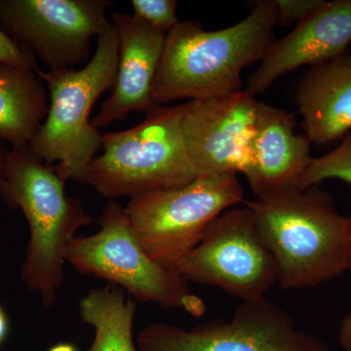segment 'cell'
Listing matches in <instances>:
<instances>
[{
  "label": "cell",
  "instance_id": "obj_10",
  "mask_svg": "<svg viewBox=\"0 0 351 351\" xmlns=\"http://www.w3.org/2000/svg\"><path fill=\"white\" fill-rule=\"evenodd\" d=\"M108 0H0V27L47 71L88 63L92 40L112 29Z\"/></svg>",
  "mask_w": 351,
  "mask_h": 351
},
{
  "label": "cell",
  "instance_id": "obj_8",
  "mask_svg": "<svg viewBox=\"0 0 351 351\" xmlns=\"http://www.w3.org/2000/svg\"><path fill=\"white\" fill-rule=\"evenodd\" d=\"M175 272L186 282L221 289L242 302L263 299L278 283L276 261L247 205L217 217Z\"/></svg>",
  "mask_w": 351,
  "mask_h": 351
},
{
  "label": "cell",
  "instance_id": "obj_16",
  "mask_svg": "<svg viewBox=\"0 0 351 351\" xmlns=\"http://www.w3.org/2000/svg\"><path fill=\"white\" fill-rule=\"evenodd\" d=\"M49 110V95L34 69L0 64V138L24 149L40 130Z\"/></svg>",
  "mask_w": 351,
  "mask_h": 351
},
{
  "label": "cell",
  "instance_id": "obj_2",
  "mask_svg": "<svg viewBox=\"0 0 351 351\" xmlns=\"http://www.w3.org/2000/svg\"><path fill=\"white\" fill-rule=\"evenodd\" d=\"M247 206L276 261L281 288L316 287L348 270V216L326 191L288 189L256 197Z\"/></svg>",
  "mask_w": 351,
  "mask_h": 351
},
{
  "label": "cell",
  "instance_id": "obj_3",
  "mask_svg": "<svg viewBox=\"0 0 351 351\" xmlns=\"http://www.w3.org/2000/svg\"><path fill=\"white\" fill-rule=\"evenodd\" d=\"M64 182L29 147L6 152L0 193L10 206L22 210L29 223L23 278L45 306L55 302L63 285L66 247L90 221L80 200L66 195Z\"/></svg>",
  "mask_w": 351,
  "mask_h": 351
},
{
  "label": "cell",
  "instance_id": "obj_23",
  "mask_svg": "<svg viewBox=\"0 0 351 351\" xmlns=\"http://www.w3.org/2000/svg\"><path fill=\"white\" fill-rule=\"evenodd\" d=\"M7 332V320L5 314H4L3 311H2L1 307H0V343H1L2 339H4Z\"/></svg>",
  "mask_w": 351,
  "mask_h": 351
},
{
  "label": "cell",
  "instance_id": "obj_18",
  "mask_svg": "<svg viewBox=\"0 0 351 351\" xmlns=\"http://www.w3.org/2000/svg\"><path fill=\"white\" fill-rule=\"evenodd\" d=\"M331 179L351 184V132L334 151L326 156L313 158L299 180L297 189L306 191Z\"/></svg>",
  "mask_w": 351,
  "mask_h": 351
},
{
  "label": "cell",
  "instance_id": "obj_26",
  "mask_svg": "<svg viewBox=\"0 0 351 351\" xmlns=\"http://www.w3.org/2000/svg\"><path fill=\"white\" fill-rule=\"evenodd\" d=\"M5 156L6 152L2 151L1 147H0V181H1L2 173H3L4 162H5Z\"/></svg>",
  "mask_w": 351,
  "mask_h": 351
},
{
  "label": "cell",
  "instance_id": "obj_20",
  "mask_svg": "<svg viewBox=\"0 0 351 351\" xmlns=\"http://www.w3.org/2000/svg\"><path fill=\"white\" fill-rule=\"evenodd\" d=\"M325 2L324 0H276L277 23L282 25L299 24L315 13Z\"/></svg>",
  "mask_w": 351,
  "mask_h": 351
},
{
  "label": "cell",
  "instance_id": "obj_24",
  "mask_svg": "<svg viewBox=\"0 0 351 351\" xmlns=\"http://www.w3.org/2000/svg\"><path fill=\"white\" fill-rule=\"evenodd\" d=\"M348 270L351 272V210L348 216Z\"/></svg>",
  "mask_w": 351,
  "mask_h": 351
},
{
  "label": "cell",
  "instance_id": "obj_17",
  "mask_svg": "<svg viewBox=\"0 0 351 351\" xmlns=\"http://www.w3.org/2000/svg\"><path fill=\"white\" fill-rule=\"evenodd\" d=\"M136 304L121 289H95L80 301L82 320L95 329V339L88 351H138L133 341Z\"/></svg>",
  "mask_w": 351,
  "mask_h": 351
},
{
  "label": "cell",
  "instance_id": "obj_12",
  "mask_svg": "<svg viewBox=\"0 0 351 351\" xmlns=\"http://www.w3.org/2000/svg\"><path fill=\"white\" fill-rule=\"evenodd\" d=\"M351 43V0H334L270 45L246 91L262 94L279 78L304 66H315L345 54Z\"/></svg>",
  "mask_w": 351,
  "mask_h": 351
},
{
  "label": "cell",
  "instance_id": "obj_14",
  "mask_svg": "<svg viewBox=\"0 0 351 351\" xmlns=\"http://www.w3.org/2000/svg\"><path fill=\"white\" fill-rule=\"evenodd\" d=\"M295 127L294 114L258 101L252 160L244 175L256 197L297 189L313 160L311 141Z\"/></svg>",
  "mask_w": 351,
  "mask_h": 351
},
{
  "label": "cell",
  "instance_id": "obj_13",
  "mask_svg": "<svg viewBox=\"0 0 351 351\" xmlns=\"http://www.w3.org/2000/svg\"><path fill=\"white\" fill-rule=\"evenodd\" d=\"M112 23L119 40V63L112 93L92 119L98 130L154 105L152 84L167 34L126 13H113Z\"/></svg>",
  "mask_w": 351,
  "mask_h": 351
},
{
  "label": "cell",
  "instance_id": "obj_1",
  "mask_svg": "<svg viewBox=\"0 0 351 351\" xmlns=\"http://www.w3.org/2000/svg\"><path fill=\"white\" fill-rule=\"evenodd\" d=\"M276 0H262L237 25L207 32L184 21L166 34L152 84L156 105L211 98L242 90L241 73L261 62L274 43Z\"/></svg>",
  "mask_w": 351,
  "mask_h": 351
},
{
  "label": "cell",
  "instance_id": "obj_15",
  "mask_svg": "<svg viewBox=\"0 0 351 351\" xmlns=\"http://www.w3.org/2000/svg\"><path fill=\"white\" fill-rule=\"evenodd\" d=\"M306 135L316 145L345 138L351 132V54L313 66L295 94Z\"/></svg>",
  "mask_w": 351,
  "mask_h": 351
},
{
  "label": "cell",
  "instance_id": "obj_22",
  "mask_svg": "<svg viewBox=\"0 0 351 351\" xmlns=\"http://www.w3.org/2000/svg\"><path fill=\"white\" fill-rule=\"evenodd\" d=\"M339 339L345 351H351V311L341 321L339 330Z\"/></svg>",
  "mask_w": 351,
  "mask_h": 351
},
{
  "label": "cell",
  "instance_id": "obj_6",
  "mask_svg": "<svg viewBox=\"0 0 351 351\" xmlns=\"http://www.w3.org/2000/svg\"><path fill=\"white\" fill-rule=\"evenodd\" d=\"M243 197L237 175L199 176L182 186L133 198L124 212L145 253L175 271L210 223Z\"/></svg>",
  "mask_w": 351,
  "mask_h": 351
},
{
  "label": "cell",
  "instance_id": "obj_5",
  "mask_svg": "<svg viewBox=\"0 0 351 351\" xmlns=\"http://www.w3.org/2000/svg\"><path fill=\"white\" fill-rule=\"evenodd\" d=\"M186 107L154 104L142 123L103 135V154L92 160L84 184L110 199H133L199 177L182 138Z\"/></svg>",
  "mask_w": 351,
  "mask_h": 351
},
{
  "label": "cell",
  "instance_id": "obj_4",
  "mask_svg": "<svg viewBox=\"0 0 351 351\" xmlns=\"http://www.w3.org/2000/svg\"><path fill=\"white\" fill-rule=\"evenodd\" d=\"M119 63L114 29L97 39V48L82 69H36L49 95V110L29 149L64 180L84 182L88 167L101 147L103 135L90 121L101 94L112 90Z\"/></svg>",
  "mask_w": 351,
  "mask_h": 351
},
{
  "label": "cell",
  "instance_id": "obj_11",
  "mask_svg": "<svg viewBox=\"0 0 351 351\" xmlns=\"http://www.w3.org/2000/svg\"><path fill=\"white\" fill-rule=\"evenodd\" d=\"M258 104L246 90L186 103L182 138L198 175L246 174Z\"/></svg>",
  "mask_w": 351,
  "mask_h": 351
},
{
  "label": "cell",
  "instance_id": "obj_21",
  "mask_svg": "<svg viewBox=\"0 0 351 351\" xmlns=\"http://www.w3.org/2000/svg\"><path fill=\"white\" fill-rule=\"evenodd\" d=\"M0 64H12L19 68L38 69V60L23 49L0 27Z\"/></svg>",
  "mask_w": 351,
  "mask_h": 351
},
{
  "label": "cell",
  "instance_id": "obj_25",
  "mask_svg": "<svg viewBox=\"0 0 351 351\" xmlns=\"http://www.w3.org/2000/svg\"><path fill=\"white\" fill-rule=\"evenodd\" d=\"M49 351H76V350L71 345L61 343V345L53 346Z\"/></svg>",
  "mask_w": 351,
  "mask_h": 351
},
{
  "label": "cell",
  "instance_id": "obj_9",
  "mask_svg": "<svg viewBox=\"0 0 351 351\" xmlns=\"http://www.w3.org/2000/svg\"><path fill=\"white\" fill-rule=\"evenodd\" d=\"M138 346L140 351H330L267 298L242 302L230 319L217 318L191 330L152 323L138 335Z\"/></svg>",
  "mask_w": 351,
  "mask_h": 351
},
{
  "label": "cell",
  "instance_id": "obj_19",
  "mask_svg": "<svg viewBox=\"0 0 351 351\" xmlns=\"http://www.w3.org/2000/svg\"><path fill=\"white\" fill-rule=\"evenodd\" d=\"M134 16L161 31L168 32L179 24L175 0H132Z\"/></svg>",
  "mask_w": 351,
  "mask_h": 351
},
{
  "label": "cell",
  "instance_id": "obj_7",
  "mask_svg": "<svg viewBox=\"0 0 351 351\" xmlns=\"http://www.w3.org/2000/svg\"><path fill=\"white\" fill-rule=\"evenodd\" d=\"M101 228L93 235L75 237L64 252V260L76 269L93 274L125 289L141 302L165 308H182L199 317L204 302L174 270L154 260L138 243L124 208L112 202L104 210Z\"/></svg>",
  "mask_w": 351,
  "mask_h": 351
}]
</instances>
